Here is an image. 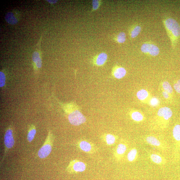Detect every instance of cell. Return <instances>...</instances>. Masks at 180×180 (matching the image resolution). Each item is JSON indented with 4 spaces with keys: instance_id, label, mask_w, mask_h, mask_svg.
<instances>
[{
    "instance_id": "6da1fadb",
    "label": "cell",
    "mask_w": 180,
    "mask_h": 180,
    "mask_svg": "<svg viewBox=\"0 0 180 180\" xmlns=\"http://www.w3.org/2000/svg\"><path fill=\"white\" fill-rule=\"evenodd\" d=\"M164 25L168 35L172 44L180 36V26L177 21L172 18H169L164 21Z\"/></svg>"
},
{
    "instance_id": "7a4b0ae2",
    "label": "cell",
    "mask_w": 180,
    "mask_h": 180,
    "mask_svg": "<svg viewBox=\"0 0 180 180\" xmlns=\"http://www.w3.org/2000/svg\"><path fill=\"white\" fill-rule=\"evenodd\" d=\"M4 151L3 155L2 156L1 161V165L2 164L6 157L9 150L13 148L15 144L13 132V127L9 126L6 130L5 133L4 139Z\"/></svg>"
},
{
    "instance_id": "3957f363",
    "label": "cell",
    "mask_w": 180,
    "mask_h": 180,
    "mask_svg": "<svg viewBox=\"0 0 180 180\" xmlns=\"http://www.w3.org/2000/svg\"><path fill=\"white\" fill-rule=\"evenodd\" d=\"M54 139L53 134L51 131H49L44 144L38 151V157L43 159L49 155L52 151Z\"/></svg>"
},
{
    "instance_id": "277c9868",
    "label": "cell",
    "mask_w": 180,
    "mask_h": 180,
    "mask_svg": "<svg viewBox=\"0 0 180 180\" xmlns=\"http://www.w3.org/2000/svg\"><path fill=\"white\" fill-rule=\"evenodd\" d=\"M68 117L70 124L75 126L80 125L84 123L86 120L83 114L77 109L72 110L69 112Z\"/></svg>"
},
{
    "instance_id": "5b68a950",
    "label": "cell",
    "mask_w": 180,
    "mask_h": 180,
    "mask_svg": "<svg viewBox=\"0 0 180 180\" xmlns=\"http://www.w3.org/2000/svg\"><path fill=\"white\" fill-rule=\"evenodd\" d=\"M86 165L84 163L73 160L69 164L67 168V171L71 174L83 172L85 170Z\"/></svg>"
},
{
    "instance_id": "8992f818",
    "label": "cell",
    "mask_w": 180,
    "mask_h": 180,
    "mask_svg": "<svg viewBox=\"0 0 180 180\" xmlns=\"http://www.w3.org/2000/svg\"><path fill=\"white\" fill-rule=\"evenodd\" d=\"M141 52L144 53L149 54L152 56H156L160 53V49L155 45L146 43L143 44L141 48Z\"/></svg>"
},
{
    "instance_id": "52a82bcc",
    "label": "cell",
    "mask_w": 180,
    "mask_h": 180,
    "mask_svg": "<svg viewBox=\"0 0 180 180\" xmlns=\"http://www.w3.org/2000/svg\"><path fill=\"white\" fill-rule=\"evenodd\" d=\"M158 116L163 117L165 120H168L171 118L172 115V110L167 107L160 108L157 112Z\"/></svg>"
},
{
    "instance_id": "ba28073f",
    "label": "cell",
    "mask_w": 180,
    "mask_h": 180,
    "mask_svg": "<svg viewBox=\"0 0 180 180\" xmlns=\"http://www.w3.org/2000/svg\"><path fill=\"white\" fill-rule=\"evenodd\" d=\"M5 19L6 22L12 25H15L18 21L17 16L11 12H8L6 14Z\"/></svg>"
},
{
    "instance_id": "9c48e42d",
    "label": "cell",
    "mask_w": 180,
    "mask_h": 180,
    "mask_svg": "<svg viewBox=\"0 0 180 180\" xmlns=\"http://www.w3.org/2000/svg\"><path fill=\"white\" fill-rule=\"evenodd\" d=\"M37 133L35 127L33 125H32L28 129L27 136L28 142L30 143L32 142L34 139Z\"/></svg>"
},
{
    "instance_id": "30bf717a",
    "label": "cell",
    "mask_w": 180,
    "mask_h": 180,
    "mask_svg": "<svg viewBox=\"0 0 180 180\" xmlns=\"http://www.w3.org/2000/svg\"><path fill=\"white\" fill-rule=\"evenodd\" d=\"M33 61L35 64L36 66L38 68H41L42 63L40 55L38 52H35L33 53L32 56Z\"/></svg>"
},
{
    "instance_id": "8fae6325",
    "label": "cell",
    "mask_w": 180,
    "mask_h": 180,
    "mask_svg": "<svg viewBox=\"0 0 180 180\" xmlns=\"http://www.w3.org/2000/svg\"><path fill=\"white\" fill-rule=\"evenodd\" d=\"M126 74V69L123 68H118L115 69L114 72V75L117 79H121L124 77Z\"/></svg>"
},
{
    "instance_id": "7c38bea8",
    "label": "cell",
    "mask_w": 180,
    "mask_h": 180,
    "mask_svg": "<svg viewBox=\"0 0 180 180\" xmlns=\"http://www.w3.org/2000/svg\"><path fill=\"white\" fill-rule=\"evenodd\" d=\"M107 54L104 53L100 54L96 59V64L98 66L102 65L107 61Z\"/></svg>"
},
{
    "instance_id": "4fadbf2b",
    "label": "cell",
    "mask_w": 180,
    "mask_h": 180,
    "mask_svg": "<svg viewBox=\"0 0 180 180\" xmlns=\"http://www.w3.org/2000/svg\"><path fill=\"white\" fill-rule=\"evenodd\" d=\"M162 93H166L170 96L172 95L173 92V89L172 86L169 82L164 81L162 84Z\"/></svg>"
},
{
    "instance_id": "5bb4252c",
    "label": "cell",
    "mask_w": 180,
    "mask_h": 180,
    "mask_svg": "<svg viewBox=\"0 0 180 180\" xmlns=\"http://www.w3.org/2000/svg\"><path fill=\"white\" fill-rule=\"evenodd\" d=\"M147 142L151 145L159 146L160 145V142L157 138L153 136H149L146 138Z\"/></svg>"
},
{
    "instance_id": "9a60e30c",
    "label": "cell",
    "mask_w": 180,
    "mask_h": 180,
    "mask_svg": "<svg viewBox=\"0 0 180 180\" xmlns=\"http://www.w3.org/2000/svg\"><path fill=\"white\" fill-rule=\"evenodd\" d=\"M80 148L84 152H89L92 149L90 144L85 141H82L80 143Z\"/></svg>"
},
{
    "instance_id": "2e32d148",
    "label": "cell",
    "mask_w": 180,
    "mask_h": 180,
    "mask_svg": "<svg viewBox=\"0 0 180 180\" xmlns=\"http://www.w3.org/2000/svg\"><path fill=\"white\" fill-rule=\"evenodd\" d=\"M173 135L174 138L177 141H180V125L177 124L173 130Z\"/></svg>"
},
{
    "instance_id": "e0dca14e",
    "label": "cell",
    "mask_w": 180,
    "mask_h": 180,
    "mask_svg": "<svg viewBox=\"0 0 180 180\" xmlns=\"http://www.w3.org/2000/svg\"><path fill=\"white\" fill-rule=\"evenodd\" d=\"M148 93L147 91L145 90H141L137 93V96L139 100H144L148 97Z\"/></svg>"
},
{
    "instance_id": "ac0fdd59",
    "label": "cell",
    "mask_w": 180,
    "mask_h": 180,
    "mask_svg": "<svg viewBox=\"0 0 180 180\" xmlns=\"http://www.w3.org/2000/svg\"><path fill=\"white\" fill-rule=\"evenodd\" d=\"M132 119L136 121H142L143 119V116L140 113L138 112H134L131 114Z\"/></svg>"
},
{
    "instance_id": "d6986e66",
    "label": "cell",
    "mask_w": 180,
    "mask_h": 180,
    "mask_svg": "<svg viewBox=\"0 0 180 180\" xmlns=\"http://www.w3.org/2000/svg\"><path fill=\"white\" fill-rule=\"evenodd\" d=\"M137 154V151L136 149H133L129 152L128 155V159L129 162H133L135 160Z\"/></svg>"
},
{
    "instance_id": "ffe728a7",
    "label": "cell",
    "mask_w": 180,
    "mask_h": 180,
    "mask_svg": "<svg viewBox=\"0 0 180 180\" xmlns=\"http://www.w3.org/2000/svg\"><path fill=\"white\" fill-rule=\"evenodd\" d=\"M141 28L140 26H136L134 28L131 32V37L132 38H135L140 33Z\"/></svg>"
},
{
    "instance_id": "44dd1931",
    "label": "cell",
    "mask_w": 180,
    "mask_h": 180,
    "mask_svg": "<svg viewBox=\"0 0 180 180\" xmlns=\"http://www.w3.org/2000/svg\"><path fill=\"white\" fill-rule=\"evenodd\" d=\"M151 159L155 164H159L162 162V160L160 155L155 154H152L150 156Z\"/></svg>"
},
{
    "instance_id": "7402d4cb",
    "label": "cell",
    "mask_w": 180,
    "mask_h": 180,
    "mask_svg": "<svg viewBox=\"0 0 180 180\" xmlns=\"http://www.w3.org/2000/svg\"><path fill=\"white\" fill-rule=\"evenodd\" d=\"M126 147L125 145L122 144H120L117 146V152L119 155H122L126 152Z\"/></svg>"
},
{
    "instance_id": "603a6c76",
    "label": "cell",
    "mask_w": 180,
    "mask_h": 180,
    "mask_svg": "<svg viewBox=\"0 0 180 180\" xmlns=\"http://www.w3.org/2000/svg\"><path fill=\"white\" fill-rule=\"evenodd\" d=\"M106 140L108 145H112L114 143L116 138L113 135L108 134L106 136Z\"/></svg>"
},
{
    "instance_id": "cb8c5ba5",
    "label": "cell",
    "mask_w": 180,
    "mask_h": 180,
    "mask_svg": "<svg viewBox=\"0 0 180 180\" xmlns=\"http://www.w3.org/2000/svg\"><path fill=\"white\" fill-rule=\"evenodd\" d=\"M126 40V35L124 32L120 33L117 36V41L120 43H123L125 42Z\"/></svg>"
},
{
    "instance_id": "d4e9b609",
    "label": "cell",
    "mask_w": 180,
    "mask_h": 180,
    "mask_svg": "<svg viewBox=\"0 0 180 180\" xmlns=\"http://www.w3.org/2000/svg\"><path fill=\"white\" fill-rule=\"evenodd\" d=\"M6 78L3 72H0V87H3L6 83Z\"/></svg>"
},
{
    "instance_id": "484cf974",
    "label": "cell",
    "mask_w": 180,
    "mask_h": 180,
    "mask_svg": "<svg viewBox=\"0 0 180 180\" xmlns=\"http://www.w3.org/2000/svg\"><path fill=\"white\" fill-rule=\"evenodd\" d=\"M174 88L176 92L180 94V80L174 84Z\"/></svg>"
},
{
    "instance_id": "4316f807",
    "label": "cell",
    "mask_w": 180,
    "mask_h": 180,
    "mask_svg": "<svg viewBox=\"0 0 180 180\" xmlns=\"http://www.w3.org/2000/svg\"><path fill=\"white\" fill-rule=\"evenodd\" d=\"M93 8L94 10H96L99 6V3L97 1H92Z\"/></svg>"
},
{
    "instance_id": "83f0119b",
    "label": "cell",
    "mask_w": 180,
    "mask_h": 180,
    "mask_svg": "<svg viewBox=\"0 0 180 180\" xmlns=\"http://www.w3.org/2000/svg\"><path fill=\"white\" fill-rule=\"evenodd\" d=\"M158 103V100L157 98H153L151 101V104L152 105H157Z\"/></svg>"
},
{
    "instance_id": "f1b7e54d",
    "label": "cell",
    "mask_w": 180,
    "mask_h": 180,
    "mask_svg": "<svg viewBox=\"0 0 180 180\" xmlns=\"http://www.w3.org/2000/svg\"><path fill=\"white\" fill-rule=\"evenodd\" d=\"M49 3L51 4H53L56 3L57 1H50V0H47V1Z\"/></svg>"
}]
</instances>
